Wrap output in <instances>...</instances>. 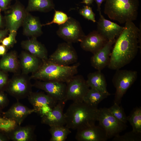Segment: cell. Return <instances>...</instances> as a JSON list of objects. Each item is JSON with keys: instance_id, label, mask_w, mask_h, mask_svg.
Listing matches in <instances>:
<instances>
[{"instance_id": "cell-1", "label": "cell", "mask_w": 141, "mask_h": 141, "mask_svg": "<svg viewBox=\"0 0 141 141\" xmlns=\"http://www.w3.org/2000/svg\"><path fill=\"white\" fill-rule=\"evenodd\" d=\"M125 24L111 52L108 66L111 69H119L129 63L135 57L140 48L138 43L141 28H139L132 21H128Z\"/></svg>"}, {"instance_id": "cell-2", "label": "cell", "mask_w": 141, "mask_h": 141, "mask_svg": "<svg viewBox=\"0 0 141 141\" xmlns=\"http://www.w3.org/2000/svg\"><path fill=\"white\" fill-rule=\"evenodd\" d=\"M98 112L97 107L83 101L73 102L64 113L66 126L77 130L95 124Z\"/></svg>"}, {"instance_id": "cell-3", "label": "cell", "mask_w": 141, "mask_h": 141, "mask_svg": "<svg viewBox=\"0 0 141 141\" xmlns=\"http://www.w3.org/2000/svg\"><path fill=\"white\" fill-rule=\"evenodd\" d=\"M80 64L79 63H76L71 66L61 65L48 59L42 61L39 68L31 74L30 78L36 80L66 83L77 74Z\"/></svg>"}, {"instance_id": "cell-4", "label": "cell", "mask_w": 141, "mask_h": 141, "mask_svg": "<svg viewBox=\"0 0 141 141\" xmlns=\"http://www.w3.org/2000/svg\"><path fill=\"white\" fill-rule=\"evenodd\" d=\"M104 13L110 19L121 24L136 20L139 0H105Z\"/></svg>"}, {"instance_id": "cell-5", "label": "cell", "mask_w": 141, "mask_h": 141, "mask_svg": "<svg viewBox=\"0 0 141 141\" xmlns=\"http://www.w3.org/2000/svg\"><path fill=\"white\" fill-rule=\"evenodd\" d=\"M31 79L28 75L14 74L9 79L5 91L17 101L27 97L32 92Z\"/></svg>"}, {"instance_id": "cell-6", "label": "cell", "mask_w": 141, "mask_h": 141, "mask_svg": "<svg viewBox=\"0 0 141 141\" xmlns=\"http://www.w3.org/2000/svg\"><path fill=\"white\" fill-rule=\"evenodd\" d=\"M112 80L116 89L114 103L119 104L127 91L136 80L138 73L136 71L118 69Z\"/></svg>"}, {"instance_id": "cell-7", "label": "cell", "mask_w": 141, "mask_h": 141, "mask_svg": "<svg viewBox=\"0 0 141 141\" xmlns=\"http://www.w3.org/2000/svg\"><path fill=\"white\" fill-rule=\"evenodd\" d=\"M97 121L105 130L108 138L118 136L126 130L127 126L114 117L108 111V108L99 109Z\"/></svg>"}, {"instance_id": "cell-8", "label": "cell", "mask_w": 141, "mask_h": 141, "mask_svg": "<svg viewBox=\"0 0 141 141\" xmlns=\"http://www.w3.org/2000/svg\"><path fill=\"white\" fill-rule=\"evenodd\" d=\"M56 33L66 42L71 43L80 42L85 35L79 22L71 17L60 25Z\"/></svg>"}, {"instance_id": "cell-9", "label": "cell", "mask_w": 141, "mask_h": 141, "mask_svg": "<svg viewBox=\"0 0 141 141\" xmlns=\"http://www.w3.org/2000/svg\"><path fill=\"white\" fill-rule=\"evenodd\" d=\"M67 87L64 101H83L89 89L86 82L81 75H75L66 83Z\"/></svg>"}, {"instance_id": "cell-10", "label": "cell", "mask_w": 141, "mask_h": 141, "mask_svg": "<svg viewBox=\"0 0 141 141\" xmlns=\"http://www.w3.org/2000/svg\"><path fill=\"white\" fill-rule=\"evenodd\" d=\"M78 59L77 52L72 43L67 42L60 43L48 60L56 64L69 66L76 63Z\"/></svg>"}, {"instance_id": "cell-11", "label": "cell", "mask_w": 141, "mask_h": 141, "mask_svg": "<svg viewBox=\"0 0 141 141\" xmlns=\"http://www.w3.org/2000/svg\"><path fill=\"white\" fill-rule=\"evenodd\" d=\"M4 16L6 28L9 31H17L22 26L27 12L24 6L17 1L6 10Z\"/></svg>"}, {"instance_id": "cell-12", "label": "cell", "mask_w": 141, "mask_h": 141, "mask_svg": "<svg viewBox=\"0 0 141 141\" xmlns=\"http://www.w3.org/2000/svg\"><path fill=\"white\" fill-rule=\"evenodd\" d=\"M27 98L28 102L35 110V113L41 117L49 111L58 102L42 92L32 91Z\"/></svg>"}, {"instance_id": "cell-13", "label": "cell", "mask_w": 141, "mask_h": 141, "mask_svg": "<svg viewBox=\"0 0 141 141\" xmlns=\"http://www.w3.org/2000/svg\"><path fill=\"white\" fill-rule=\"evenodd\" d=\"M32 86L44 91L46 94L58 101L64 100L67 87L66 83L36 80Z\"/></svg>"}, {"instance_id": "cell-14", "label": "cell", "mask_w": 141, "mask_h": 141, "mask_svg": "<svg viewBox=\"0 0 141 141\" xmlns=\"http://www.w3.org/2000/svg\"><path fill=\"white\" fill-rule=\"evenodd\" d=\"M75 136L78 141H106L108 139L104 129L95 124L77 130Z\"/></svg>"}, {"instance_id": "cell-15", "label": "cell", "mask_w": 141, "mask_h": 141, "mask_svg": "<svg viewBox=\"0 0 141 141\" xmlns=\"http://www.w3.org/2000/svg\"><path fill=\"white\" fill-rule=\"evenodd\" d=\"M66 102L64 100L58 101L55 107L41 117V123L48 125L49 127L65 125L66 120L63 109Z\"/></svg>"}, {"instance_id": "cell-16", "label": "cell", "mask_w": 141, "mask_h": 141, "mask_svg": "<svg viewBox=\"0 0 141 141\" xmlns=\"http://www.w3.org/2000/svg\"><path fill=\"white\" fill-rule=\"evenodd\" d=\"M99 18L97 23V31L108 40L115 39L121 33L124 27L106 19L99 12Z\"/></svg>"}, {"instance_id": "cell-17", "label": "cell", "mask_w": 141, "mask_h": 141, "mask_svg": "<svg viewBox=\"0 0 141 141\" xmlns=\"http://www.w3.org/2000/svg\"><path fill=\"white\" fill-rule=\"evenodd\" d=\"M108 40L97 31H93L85 35L80 42L84 50L95 54L103 48Z\"/></svg>"}, {"instance_id": "cell-18", "label": "cell", "mask_w": 141, "mask_h": 141, "mask_svg": "<svg viewBox=\"0 0 141 141\" xmlns=\"http://www.w3.org/2000/svg\"><path fill=\"white\" fill-rule=\"evenodd\" d=\"M116 39L108 40L104 46L93 54L91 58V66L97 70H101L108 65L111 50Z\"/></svg>"}, {"instance_id": "cell-19", "label": "cell", "mask_w": 141, "mask_h": 141, "mask_svg": "<svg viewBox=\"0 0 141 141\" xmlns=\"http://www.w3.org/2000/svg\"><path fill=\"white\" fill-rule=\"evenodd\" d=\"M21 73L28 75L36 72L42 61L27 51H22L18 56Z\"/></svg>"}, {"instance_id": "cell-20", "label": "cell", "mask_w": 141, "mask_h": 141, "mask_svg": "<svg viewBox=\"0 0 141 141\" xmlns=\"http://www.w3.org/2000/svg\"><path fill=\"white\" fill-rule=\"evenodd\" d=\"M35 113V110L23 105L19 101L14 103L6 111L3 112V116L14 120L19 125H21L29 115Z\"/></svg>"}, {"instance_id": "cell-21", "label": "cell", "mask_w": 141, "mask_h": 141, "mask_svg": "<svg viewBox=\"0 0 141 141\" xmlns=\"http://www.w3.org/2000/svg\"><path fill=\"white\" fill-rule=\"evenodd\" d=\"M22 26L23 34L26 36L37 38L43 33L42 24L39 18L29 12H27Z\"/></svg>"}, {"instance_id": "cell-22", "label": "cell", "mask_w": 141, "mask_h": 141, "mask_svg": "<svg viewBox=\"0 0 141 141\" xmlns=\"http://www.w3.org/2000/svg\"><path fill=\"white\" fill-rule=\"evenodd\" d=\"M21 45L22 49L42 61L48 59L46 49L43 44L37 40L36 38L32 37L28 39L22 41Z\"/></svg>"}, {"instance_id": "cell-23", "label": "cell", "mask_w": 141, "mask_h": 141, "mask_svg": "<svg viewBox=\"0 0 141 141\" xmlns=\"http://www.w3.org/2000/svg\"><path fill=\"white\" fill-rule=\"evenodd\" d=\"M35 126L18 125L14 130L7 134L10 140L13 141H35L36 136L34 133Z\"/></svg>"}, {"instance_id": "cell-24", "label": "cell", "mask_w": 141, "mask_h": 141, "mask_svg": "<svg viewBox=\"0 0 141 141\" xmlns=\"http://www.w3.org/2000/svg\"><path fill=\"white\" fill-rule=\"evenodd\" d=\"M0 70L14 74L20 73L19 57L16 51H11L2 56L0 59Z\"/></svg>"}, {"instance_id": "cell-25", "label": "cell", "mask_w": 141, "mask_h": 141, "mask_svg": "<svg viewBox=\"0 0 141 141\" xmlns=\"http://www.w3.org/2000/svg\"><path fill=\"white\" fill-rule=\"evenodd\" d=\"M89 87L97 90L103 93H109L107 89V84L104 74L101 70L89 73L86 80Z\"/></svg>"}, {"instance_id": "cell-26", "label": "cell", "mask_w": 141, "mask_h": 141, "mask_svg": "<svg viewBox=\"0 0 141 141\" xmlns=\"http://www.w3.org/2000/svg\"><path fill=\"white\" fill-rule=\"evenodd\" d=\"M55 7L53 0H28L26 10L28 12L38 11L45 13L51 11Z\"/></svg>"}, {"instance_id": "cell-27", "label": "cell", "mask_w": 141, "mask_h": 141, "mask_svg": "<svg viewBox=\"0 0 141 141\" xmlns=\"http://www.w3.org/2000/svg\"><path fill=\"white\" fill-rule=\"evenodd\" d=\"M110 95L96 89H89L84 96L83 101L91 106L97 107L99 103Z\"/></svg>"}, {"instance_id": "cell-28", "label": "cell", "mask_w": 141, "mask_h": 141, "mask_svg": "<svg viewBox=\"0 0 141 141\" xmlns=\"http://www.w3.org/2000/svg\"><path fill=\"white\" fill-rule=\"evenodd\" d=\"M49 130L51 137L50 141H65L71 133L70 129L64 126H50Z\"/></svg>"}, {"instance_id": "cell-29", "label": "cell", "mask_w": 141, "mask_h": 141, "mask_svg": "<svg viewBox=\"0 0 141 141\" xmlns=\"http://www.w3.org/2000/svg\"><path fill=\"white\" fill-rule=\"evenodd\" d=\"M127 119L132 127V130L141 133V107H136L134 108L127 116Z\"/></svg>"}, {"instance_id": "cell-30", "label": "cell", "mask_w": 141, "mask_h": 141, "mask_svg": "<svg viewBox=\"0 0 141 141\" xmlns=\"http://www.w3.org/2000/svg\"><path fill=\"white\" fill-rule=\"evenodd\" d=\"M18 125L14 120L0 116V131L6 134L14 130Z\"/></svg>"}, {"instance_id": "cell-31", "label": "cell", "mask_w": 141, "mask_h": 141, "mask_svg": "<svg viewBox=\"0 0 141 141\" xmlns=\"http://www.w3.org/2000/svg\"><path fill=\"white\" fill-rule=\"evenodd\" d=\"M108 109L109 112L116 119L125 124L127 123V116L122 106L114 103L112 106Z\"/></svg>"}, {"instance_id": "cell-32", "label": "cell", "mask_w": 141, "mask_h": 141, "mask_svg": "<svg viewBox=\"0 0 141 141\" xmlns=\"http://www.w3.org/2000/svg\"><path fill=\"white\" fill-rule=\"evenodd\" d=\"M141 133H138L133 130L126 133L122 135H119L114 137L113 141H140Z\"/></svg>"}, {"instance_id": "cell-33", "label": "cell", "mask_w": 141, "mask_h": 141, "mask_svg": "<svg viewBox=\"0 0 141 141\" xmlns=\"http://www.w3.org/2000/svg\"><path fill=\"white\" fill-rule=\"evenodd\" d=\"M55 11L52 21L46 24H42V26L50 25L53 24H56L60 25L64 23L68 19L69 17L64 13L56 10H55Z\"/></svg>"}, {"instance_id": "cell-34", "label": "cell", "mask_w": 141, "mask_h": 141, "mask_svg": "<svg viewBox=\"0 0 141 141\" xmlns=\"http://www.w3.org/2000/svg\"><path fill=\"white\" fill-rule=\"evenodd\" d=\"M8 36L4 37L1 41V43L5 46L8 49L12 48L16 43V37L17 31L13 30L9 31Z\"/></svg>"}, {"instance_id": "cell-35", "label": "cell", "mask_w": 141, "mask_h": 141, "mask_svg": "<svg viewBox=\"0 0 141 141\" xmlns=\"http://www.w3.org/2000/svg\"><path fill=\"white\" fill-rule=\"evenodd\" d=\"M79 14L85 19L95 23L96 22L95 15L92 8L89 5H86L80 9Z\"/></svg>"}, {"instance_id": "cell-36", "label": "cell", "mask_w": 141, "mask_h": 141, "mask_svg": "<svg viewBox=\"0 0 141 141\" xmlns=\"http://www.w3.org/2000/svg\"><path fill=\"white\" fill-rule=\"evenodd\" d=\"M9 79L8 73L0 70V91H5Z\"/></svg>"}, {"instance_id": "cell-37", "label": "cell", "mask_w": 141, "mask_h": 141, "mask_svg": "<svg viewBox=\"0 0 141 141\" xmlns=\"http://www.w3.org/2000/svg\"><path fill=\"white\" fill-rule=\"evenodd\" d=\"M4 91H0V108L2 109L8 105L9 103L7 94Z\"/></svg>"}, {"instance_id": "cell-38", "label": "cell", "mask_w": 141, "mask_h": 141, "mask_svg": "<svg viewBox=\"0 0 141 141\" xmlns=\"http://www.w3.org/2000/svg\"><path fill=\"white\" fill-rule=\"evenodd\" d=\"M12 0H0V9L1 11H5L10 6Z\"/></svg>"}, {"instance_id": "cell-39", "label": "cell", "mask_w": 141, "mask_h": 141, "mask_svg": "<svg viewBox=\"0 0 141 141\" xmlns=\"http://www.w3.org/2000/svg\"><path fill=\"white\" fill-rule=\"evenodd\" d=\"M8 30L5 28L4 29H0V43L2 40L8 34Z\"/></svg>"}, {"instance_id": "cell-40", "label": "cell", "mask_w": 141, "mask_h": 141, "mask_svg": "<svg viewBox=\"0 0 141 141\" xmlns=\"http://www.w3.org/2000/svg\"><path fill=\"white\" fill-rule=\"evenodd\" d=\"M10 140L7 134L0 131V141H8Z\"/></svg>"}, {"instance_id": "cell-41", "label": "cell", "mask_w": 141, "mask_h": 141, "mask_svg": "<svg viewBox=\"0 0 141 141\" xmlns=\"http://www.w3.org/2000/svg\"><path fill=\"white\" fill-rule=\"evenodd\" d=\"M8 49L4 45L0 44V56H3L7 52Z\"/></svg>"}, {"instance_id": "cell-42", "label": "cell", "mask_w": 141, "mask_h": 141, "mask_svg": "<svg viewBox=\"0 0 141 141\" xmlns=\"http://www.w3.org/2000/svg\"><path fill=\"white\" fill-rule=\"evenodd\" d=\"M96 2L97 6V10L99 13L101 12V5L105 0H94Z\"/></svg>"}, {"instance_id": "cell-43", "label": "cell", "mask_w": 141, "mask_h": 141, "mask_svg": "<svg viewBox=\"0 0 141 141\" xmlns=\"http://www.w3.org/2000/svg\"><path fill=\"white\" fill-rule=\"evenodd\" d=\"M94 0H83L82 3L86 5H89L91 4Z\"/></svg>"}, {"instance_id": "cell-44", "label": "cell", "mask_w": 141, "mask_h": 141, "mask_svg": "<svg viewBox=\"0 0 141 141\" xmlns=\"http://www.w3.org/2000/svg\"><path fill=\"white\" fill-rule=\"evenodd\" d=\"M1 9H0V29L2 28L3 26V23L2 18L1 14Z\"/></svg>"}, {"instance_id": "cell-45", "label": "cell", "mask_w": 141, "mask_h": 141, "mask_svg": "<svg viewBox=\"0 0 141 141\" xmlns=\"http://www.w3.org/2000/svg\"><path fill=\"white\" fill-rule=\"evenodd\" d=\"M3 111L2 110V109L0 108V116H1L2 115V114Z\"/></svg>"}]
</instances>
